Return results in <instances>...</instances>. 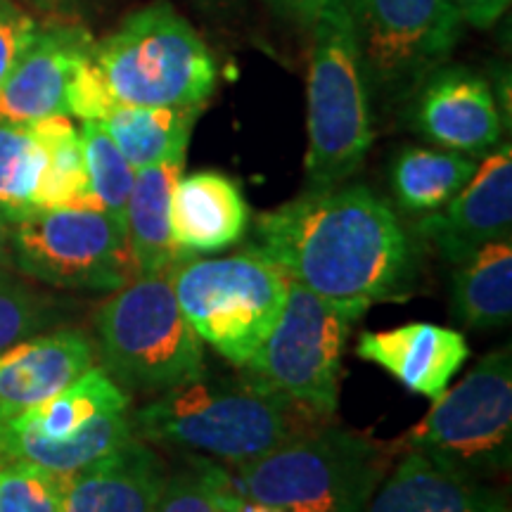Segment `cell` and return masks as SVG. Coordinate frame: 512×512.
<instances>
[{
  "label": "cell",
  "instance_id": "6da1fadb",
  "mask_svg": "<svg viewBox=\"0 0 512 512\" xmlns=\"http://www.w3.org/2000/svg\"><path fill=\"white\" fill-rule=\"evenodd\" d=\"M259 252L351 320L403 302L418 249L399 216L366 185L311 190L256 219Z\"/></svg>",
  "mask_w": 512,
  "mask_h": 512
},
{
  "label": "cell",
  "instance_id": "7a4b0ae2",
  "mask_svg": "<svg viewBox=\"0 0 512 512\" xmlns=\"http://www.w3.org/2000/svg\"><path fill=\"white\" fill-rule=\"evenodd\" d=\"M313 413L254 380L195 375L131 418L133 434L245 465L311 430Z\"/></svg>",
  "mask_w": 512,
  "mask_h": 512
},
{
  "label": "cell",
  "instance_id": "3957f363",
  "mask_svg": "<svg viewBox=\"0 0 512 512\" xmlns=\"http://www.w3.org/2000/svg\"><path fill=\"white\" fill-rule=\"evenodd\" d=\"M387 451L347 430H309L238 465L240 494L283 512H363L387 472Z\"/></svg>",
  "mask_w": 512,
  "mask_h": 512
},
{
  "label": "cell",
  "instance_id": "277c9868",
  "mask_svg": "<svg viewBox=\"0 0 512 512\" xmlns=\"http://www.w3.org/2000/svg\"><path fill=\"white\" fill-rule=\"evenodd\" d=\"M373 145L366 72L347 0H328L313 24L309 67V150L313 190L349 181Z\"/></svg>",
  "mask_w": 512,
  "mask_h": 512
},
{
  "label": "cell",
  "instance_id": "5b68a950",
  "mask_svg": "<svg viewBox=\"0 0 512 512\" xmlns=\"http://www.w3.org/2000/svg\"><path fill=\"white\" fill-rule=\"evenodd\" d=\"M102 370L131 392H169L204 370L200 337L176 302L171 271L136 275L95 316Z\"/></svg>",
  "mask_w": 512,
  "mask_h": 512
},
{
  "label": "cell",
  "instance_id": "8992f818",
  "mask_svg": "<svg viewBox=\"0 0 512 512\" xmlns=\"http://www.w3.org/2000/svg\"><path fill=\"white\" fill-rule=\"evenodd\" d=\"M93 57L119 105L202 107L219 76L207 43L169 3L128 15Z\"/></svg>",
  "mask_w": 512,
  "mask_h": 512
},
{
  "label": "cell",
  "instance_id": "52a82bcc",
  "mask_svg": "<svg viewBox=\"0 0 512 512\" xmlns=\"http://www.w3.org/2000/svg\"><path fill=\"white\" fill-rule=\"evenodd\" d=\"M171 285L195 335L242 368L280 320L290 275L256 249L178 261L171 268Z\"/></svg>",
  "mask_w": 512,
  "mask_h": 512
},
{
  "label": "cell",
  "instance_id": "ba28073f",
  "mask_svg": "<svg viewBox=\"0 0 512 512\" xmlns=\"http://www.w3.org/2000/svg\"><path fill=\"white\" fill-rule=\"evenodd\" d=\"M399 446L422 453L446 470L482 479L510 467L512 460V356L498 349L453 389L434 399Z\"/></svg>",
  "mask_w": 512,
  "mask_h": 512
},
{
  "label": "cell",
  "instance_id": "9c48e42d",
  "mask_svg": "<svg viewBox=\"0 0 512 512\" xmlns=\"http://www.w3.org/2000/svg\"><path fill=\"white\" fill-rule=\"evenodd\" d=\"M351 323L349 316L290 278L280 320L242 368L249 380L287 396L316 418H328L337 411Z\"/></svg>",
  "mask_w": 512,
  "mask_h": 512
},
{
  "label": "cell",
  "instance_id": "30bf717a",
  "mask_svg": "<svg viewBox=\"0 0 512 512\" xmlns=\"http://www.w3.org/2000/svg\"><path fill=\"white\" fill-rule=\"evenodd\" d=\"M12 264L74 290H119L136 278L126 223L98 209H36L10 223Z\"/></svg>",
  "mask_w": 512,
  "mask_h": 512
},
{
  "label": "cell",
  "instance_id": "8fae6325",
  "mask_svg": "<svg viewBox=\"0 0 512 512\" xmlns=\"http://www.w3.org/2000/svg\"><path fill=\"white\" fill-rule=\"evenodd\" d=\"M366 76L403 86L430 74L456 48L463 17L451 0H347Z\"/></svg>",
  "mask_w": 512,
  "mask_h": 512
},
{
  "label": "cell",
  "instance_id": "7c38bea8",
  "mask_svg": "<svg viewBox=\"0 0 512 512\" xmlns=\"http://www.w3.org/2000/svg\"><path fill=\"white\" fill-rule=\"evenodd\" d=\"M512 226V150L503 145L477 166L463 190L420 221V235L432 242L451 264L489 242L510 238Z\"/></svg>",
  "mask_w": 512,
  "mask_h": 512
},
{
  "label": "cell",
  "instance_id": "4fadbf2b",
  "mask_svg": "<svg viewBox=\"0 0 512 512\" xmlns=\"http://www.w3.org/2000/svg\"><path fill=\"white\" fill-rule=\"evenodd\" d=\"M91 48V36L79 27L36 29L0 86V121L31 124L60 114L69 117V76L76 60Z\"/></svg>",
  "mask_w": 512,
  "mask_h": 512
},
{
  "label": "cell",
  "instance_id": "5bb4252c",
  "mask_svg": "<svg viewBox=\"0 0 512 512\" xmlns=\"http://www.w3.org/2000/svg\"><path fill=\"white\" fill-rule=\"evenodd\" d=\"M415 128L451 152L491 150L501 140V114L482 76L451 67L434 74L415 102Z\"/></svg>",
  "mask_w": 512,
  "mask_h": 512
},
{
  "label": "cell",
  "instance_id": "9a60e30c",
  "mask_svg": "<svg viewBox=\"0 0 512 512\" xmlns=\"http://www.w3.org/2000/svg\"><path fill=\"white\" fill-rule=\"evenodd\" d=\"M166 484L162 458L136 434L62 479V512H152Z\"/></svg>",
  "mask_w": 512,
  "mask_h": 512
},
{
  "label": "cell",
  "instance_id": "2e32d148",
  "mask_svg": "<svg viewBox=\"0 0 512 512\" xmlns=\"http://www.w3.org/2000/svg\"><path fill=\"white\" fill-rule=\"evenodd\" d=\"M91 368L95 347L79 330L22 339L0 354V413L15 415L38 406Z\"/></svg>",
  "mask_w": 512,
  "mask_h": 512
},
{
  "label": "cell",
  "instance_id": "e0dca14e",
  "mask_svg": "<svg viewBox=\"0 0 512 512\" xmlns=\"http://www.w3.org/2000/svg\"><path fill=\"white\" fill-rule=\"evenodd\" d=\"M356 354L387 370L411 392L439 399L470 358V347L456 330L408 323L384 332H363Z\"/></svg>",
  "mask_w": 512,
  "mask_h": 512
},
{
  "label": "cell",
  "instance_id": "ac0fdd59",
  "mask_svg": "<svg viewBox=\"0 0 512 512\" xmlns=\"http://www.w3.org/2000/svg\"><path fill=\"white\" fill-rule=\"evenodd\" d=\"M247 226V200L230 176L197 171L176 181L171 195V235L181 259L221 252L242 240Z\"/></svg>",
  "mask_w": 512,
  "mask_h": 512
},
{
  "label": "cell",
  "instance_id": "d6986e66",
  "mask_svg": "<svg viewBox=\"0 0 512 512\" xmlns=\"http://www.w3.org/2000/svg\"><path fill=\"white\" fill-rule=\"evenodd\" d=\"M366 512H508L501 491L408 451Z\"/></svg>",
  "mask_w": 512,
  "mask_h": 512
},
{
  "label": "cell",
  "instance_id": "ffe728a7",
  "mask_svg": "<svg viewBox=\"0 0 512 512\" xmlns=\"http://www.w3.org/2000/svg\"><path fill=\"white\" fill-rule=\"evenodd\" d=\"M183 162L155 164L136 171L126 207V238L136 275L171 271L181 256L171 235V195Z\"/></svg>",
  "mask_w": 512,
  "mask_h": 512
},
{
  "label": "cell",
  "instance_id": "44dd1931",
  "mask_svg": "<svg viewBox=\"0 0 512 512\" xmlns=\"http://www.w3.org/2000/svg\"><path fill=\"white\" fill-rule=\"evenodd\" d=\"M200 107L117 105L102 119L133 171L155 164L185 162L192 126Z\"/></svg>",
  "mask_w": 512,
  "mask_h": 512
},
{
  "label": "cell",
  "instance_id": "7402d4cb",
  "mask_svg": "<svg viewBox=\"0 0 512 512\" xmlns=\"http://www.w3.org/2000/svg\"><path fill=\"white\" fill-rule=\"evenodd\" d=\"M453 311L475 330L503 328L512 318L510 238L489 242L456 264Z\"/></svg>",
  "mask_w": 512,
  "mask_h": 512
},
{
  "label": "cell",
  "instance_id": "603a6c76",
  "mask_svg": "<svg viewBox=\"0 0 512 512\" xmlns=\"http://www.w3.org/2000/svg\"><path fill=\"white\" fill-rule=\"evenodd\" d=\"M128 403V394L105 370L91 368L48 401L12 418L46 439H69L105 415L128 413Z\"/></svg>",
  "mask_w": 512,
  "mask_h": 512
},
{
  "label": "cell",
  "instance_id": "cb8c5ba5",
  "mask_svg": "<svg viewBox=\"0 0 512 512\" xmlns=\"http://www.w3.org/2000/svg\"><path fill=\"white\" fill-rule=\"evenodd\" d=\"M29 131L46 152V169L36 190V209H98L83 155L81 133L67 117L31 121Z\"/></svg>",
  "mask_w": 512,
  "mask_h": 512
},
{
  "label": "cell",
  "instance_id": "d4e9b609",
  "mask_svg": "<svg viewBox=\"0 0 512 512\" xmlns=\"http://www.w3.org/2000/svg\"><path fill=\"white\" fill-rule=\"evenodd\" d=\"M477 162L458 152L406 147L392 164V190L408 214H432L446 207L475 174Z\"/></svg>",
  "mask_w": 512,
  "mask_h": 512
},
{
  "label": "cell",
  "instance_id": "484cf974",
  "mask_svg": "<svg viewBox=\"0 0 512 512\" xmlns=\"http://www.w3.org/2000/svg\"><path fill=\"white\" fill-rule=\"evenodd\" d=\"M46 169V152L27 124L0 121V214L15 223L36 211V190Z\"/></svg>",
  "mask_w": 512,
  "mask_h": 512
},
{
  "label": "cell",
  "instance_id": "4316f807",
  "mask_svg": "<svg viewBox=\"0 0 512 512\" xmlns=\"http://www.w3.org/2000/svg\"><path fill=\"white\" fill-rule=\"evenodd\" d=\"M79 133L93 195L98 197L100 207L107 214L117 216L119 221L126 223V207L133 181H136V171L121 155V150L107 133V128L102 126V121H83Z\"/></svg>",
  "mask_w": 512,
  "mask_h": 512
},
{
  "label": "cell",
  "instance_id": "83f0119b",
  "mask_svg": "<svg viewBox=\"0 0 512 512\" xmlns=\"http://www.w3.org/2000/svg\"><path fill=\"white\" fill-rule=\"evenodd\" d=\"M235 494V479L207 458L166 477L152 512H228Z\"/></svg>",
  "mask_w": 512,
  "mask_h": 512
},
{
  "label": "cell",
  "instance_id": "f1b7e54d",
  "mask_svg": "<svg viewBox=\"0 0 512 512\" xmlns=\"http://www.w3.org/2000/svg\"><path fill=\"white\" fill-rule=\"evenodd\" d=\"M62 479L22 460L0 465V512H62Z\"/></svg>",
  "mask_w": 512,
  "mask_h": 512
},
{
  "label": "cell",
  "instance_id": "f546056e",
  "mask_svg": "<svg viewBox=\"0 0 512 512\" xmlns=\"http://www.w3.org/2000/svg\"><path fill=\"white\" fill-rule=\"evenodd\" d=\"M55 318V306L48 297L29 290L10 273L0 275V354L22 342Z\"/></svg>",
  "mask_w": 512,
  "mask_h": 512
},
{
  "label": "cell",
  "instance_id": "4dcf8cb0",
  "mask_svg": "<svg viewBox=\"0 0 512 512\" xmlns=\"http://www.w3.org/2000/svg\"><path fill=\"white\" fill-rule=\"evenodd\" d=\"M119 102L107 86L98 62L93 57V48L86 50L76 60L72 76L67 86V107L69 114L79 117L81 121H102L110 117V112Z\"/></svg>",
  "mask_w": 512,
  "mask_h": 512
},
{
  "label": "cell",
  "instance_id": "1f68e13d",
  "mask_svg": "<svg viewBox=\"0 0 512 512\" xmlns=\"http://www.w3.org/2000/svg\"><path fill=\"white\" fill-rule=\"evenodd\" d=\"M36 22L15 0H0V86L36 34Z\"/></svg>",
  "mask_w": 512,
  "mask_h": 512
},
{
  "label": "cell",
  "instance_id": "d6a6232c",
  "mask_svg": "<svg viewBox=\"0 0 512 512\" xmlns=\"http://www.w3.org/2000/svg\"><path fill=\"white\" fill-rule=\"evenodd\" d=\"M453 8L463 17L465 24H472L477 29L494 27L510 8V0H451Z\"/></svg>",
  "mask_w": 512,
  "mask_h": 512
},
{
  "label": "cell",
  "instance_id": "836d02e7",
  "mask_svg": "<svg viewBox=\"0 0 512 512\" xmlns=\"http://www.w3.org/2000/svg\"><path fill=\"white\" fill-rule=\"evenodd\" d=\"M278 5L283 8L285 15L292 17L297 24H302V27H313V24L318 22L320 12L328 5V0H278Z\"/></svg>",
  "mask_w": 512,
  "mask_h": 512
},
{
  "label": "cell",
  "instance_id": "e575fe53",
  "mask_svg": "<svg viewBox=\"0 0 512 512\" xmlns=\"http://www.w3.org/2000/svg\"><path fill=\"white\" fill-rule=\"evenodd\" d=\"M228 512H283V510L273 508V505L252 501V498H247L245 494H240L238 484H235V494H233V498H230V503H228Z\"/></svg>",
  "mask_w": 512,
  "mask_h": 512
},
{
  "label": "cell",
  "instance_id": "d590c367",
  "mask_svg": "<svg viewBox=\"0 0 512 512\" xmlns=\"http://www.w3.org/2000/svg\"><path fill=\"white\" fill-rule=\"evenodd\" d=\"M12 266V249H10V223L0 214V275L8 273Z\"/></svg>",
  "mask_w": 512,
  "mask_h": 512
}]
</instances>
